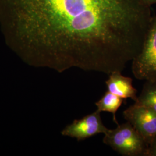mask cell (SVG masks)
I'll list each match as a JSON object with an SVG mask.
<instances>
[{
    "mask_svg": "<svg viewBox=\"0 0 156 156\" xmlns=\"http://www.w3.org/2000/svg\"><path fill=\"white\" fill-rule=\"evenodd\" d=\"M123 116L142 136L147 145L156 136V112L134 103L124 111Z\"/></svg>",
    "mask_w": 156,
    "mask_h": 156,
    "instance_id": "277c9868",
    "label": "cell"
},
{
    "mask_svg": "<svg viewBox=\"0 0 156 156\" xmlns=\"http://www.w3.org/2000/svg\"><path fill=\"white\" fill-rule=\"evenodd\" d=\"M145 1L148 5L151 6V5L156 4V0H145Z\"/></svg>",
    "mask_w": 156,
    "mask_h": 156,
    "instance_id": "30bf717a",
    "label": "cell"
},
{
    "mask_svg": "<svg viewBox=\"0 0 156 156\" xmlns=\"http://www.w3.org/2000/svg\"><path fill=\"white\" fill-rule=\"evenodd\" d=\"M135 103L149 108L156 112V81H146Z\"/></svg>",
    "mask_w": 156,
    "mask_h": 156,
    "instance_id": "ba28073f",
    "label": "cell"
},
{
    "mask_svg": "<svg viewBox=\"0 0 156 156\" xmlns=\"http://www.w3.org/2000/svg\"><path fill=\"white\" fill-rule=\"evenodd\" d=\"M145 156H156V136L147 145Z\"/></svg>",
    "mask_w": 156,
    "mask_h": 156,
    "instance_id": "9c48e42d",
    "label": "cell"
},
{
    "mask_svg": "<svg viewBox=\"0 0 156 156\" xmlns=\"http://www.w3.org/2000/svg\"><path fill=\"white\" fill-rule=\"evenodd\" d=\"M123 99L117 97L107 91L102 97L95 104L97 107V109L101 112H109L113 115L114 122L119 125L116 119V113L118 109L122 106Z\"/></svg>",
    "mask_w": 156,
    "mask_h": 156,
    "instance_id": "52a82bcc",
    "label": "cell"
},
{
    "mask_svg": "<svg viewBox=\"0 0 156 156\" xmlns=\"http://www.w3.org/2000/svg\"><path fill=\"white\" fill-rule=\"evenodd\" d=\"M109 75L105 82L109 92L123 100L131 98L134 101L136 100L137 90L133 86L132 78L123 76L119 71H113Z\"/></svg>",
    "mask_w": 156,
    "mask_h": 156,
    "instance_id": "8992f818",
    "label": "cell"
},
{
    "mask_svg": "<svg viewBox=\"0 0 156 156\" xmlns=\"http://www.w3.org/2000/svg\"><path fill=\"white\" fill-rule=\"evenodd\" d=\"M152 17L145 0H0L6 46L29 66L59 73L122 72Z\"/></svg>",
    "mask_w": 156,
    "mask_h": 156,
    "instance_id": "6da1fadb",
    "label": "cell"
},
{
    "mask_svg": "<svg viewBox=\"0 0 156 156\" xmlns=\"http://www.w3.org/2000/svg\"><path fill=\"white\" fill-rule=\"evenodd\" d=\"M131 62L135 78L156 81V15L152 17L141 50Z\"/></svg>",
    "mask_w": 156,
    "mask_h": 156,
    "instance_id": "3957f363",
    "label": "cell"
},
{
    "mask_svg": "<svg viewBox=\"0 0 156 156\" xmlns=\"http://www.w3.org/2000/svg\"><path fill=\"white\" fill-rule=\"evenodd\" d=\"M108 129L102 121L101 112L97 109L67 126L62 130V135L76 138L78 140H83L97 134H105Z\"/></svg>",
    "mask_w": 156,
    "mask_h": 156,
    "instance_id": "5b68a950",
    "label": "cell"
},
{
    "mask_svg": "<svg viewBox=\"0 0 156 156\" xmlns=\"http://www.w3.org/2000/svg\"><path fill=\"white\" fill-rule=\"evenodd\" d=\"M103 142L124 156H145L147 145L142 136L127 122L104 134Z\"/></svg>",
    "mask_w": 156,
    "mask_h": 156,
    "instance_id": "7a4b0ae2",
    "label": "cell"
}]
</instances>
